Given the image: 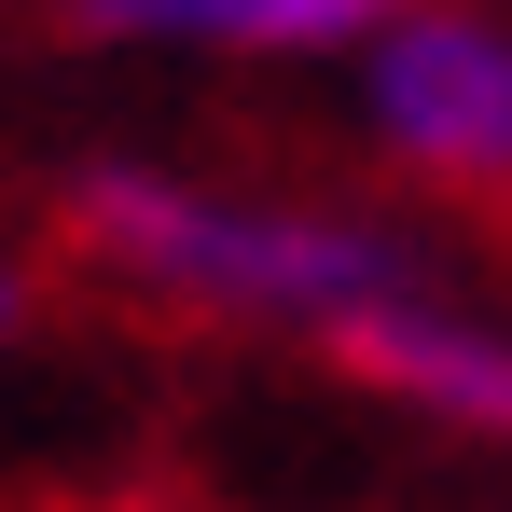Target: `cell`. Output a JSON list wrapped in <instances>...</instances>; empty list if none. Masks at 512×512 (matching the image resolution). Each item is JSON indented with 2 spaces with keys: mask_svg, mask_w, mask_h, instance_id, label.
Listing matches in <instances>:
<instances>
[{
  "mask_svg": "<svg viewBox=\"0 0 512 512\" xmlns=\"http://www.w3.org/2000/svg\"><path fill=\"white\" fill-rule=\"evenodd\" d=\"M84 250L167 305L208 319H277V333L346 346V319H374L402 277H429L388 222H346V208H277V194H222V180H167V167H97L70 194Z\"/></svg>",
  "mask_w": 512,
  "mask_h": 512,
  "instance_id": "obj_1",
  "label": "cell"
},
{
  "mask_svg": "<svg viewBox=\"0 0 512 512\" xmlns=\"http://www.w3.org/2000/svg\"><path fill=\"white\" fill-rule=\"evenodd\" d=\"M360 125L416 180L512 194V28L499 14H429V0H402V14L360 42Z\"/></svg>",
  "mask_w": 512,
  "mask_h": 512,
  "instance_id": "obj_2",
  "label": "cell"
},
{
  "mask_svg": "<svg viewBox=\"0 0 512 512\" xmlns=\"http://www.w3.org/2000/svg\"><path fill=\"white\" fill-rule=\"evenodd\" d=\"M333 360H360L388 402H416V416H443V429L512 443V319H485V305L443 291V277H402L374 319H346Z\"/></svg>",
  "mask_w": 512,
  "mask_h": 512,
  "instance_id": "obj_3",
  "label": "cell"
},
{
  "mask_svg": "<svg viewBox=\"0 0 512 512\" xmlns=\"http://www.w3.org/2000/svg\"><path fill=\"white\" fill-rule=\"evenodd\" d=\"M111 42H208V56H360L402 0H70Z\"/></svg>",
  "mask_w": 512,
  "mask_h": 512,
  "instance_id": "obj_4",
  "label": "cell"
},
{
  "mask_svg": "<svg viewBox=\"0 0 512 512\" xmlns=\"http://www.w3.org/2000/svg\"><path fill=\"white\" fill-rule=\"evenodd\" d=\"M14 305H28V291H14V277H0V333H14Z\"/></svg>",
  "mask_w": 512,
  "mask_h": 512,
  "instance_id": "obj_5",
  "label": "cell"
}]
</instances>
